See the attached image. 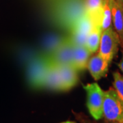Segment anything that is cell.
<instances>
[{
    "label": "cell",
    "instance_id": "30bf717a",
    "mask_svg": "<svg viewBox=\"0 0 123 123\" xmlns=\"http://www.w3.org/2000/svg\"><path fill=\"white\" fill-rule=\"evenodd\" d=\"M49 60L36 62L31 66L30 72V81L34 87H43L44 77L48 66Z\"/></svg>",
    "mask_w": 123,
    "mask_h": 123
},
{
    "label": "cell",
    "instance_id": "5bb4252c",
    "mask_svg": "<svg viewBox=\"0 0 123 123\" xmlns=\"http://www.w3.org/2000/svg\"><path fill=\"white\" fill-rule=\"evenodd\" d=\"M111 27H113L111 11V8L109 4V1L105 0V2L103 6V10L101 29H102V31H104Z\"/></svg>",
    "mask_w": 123,
    "mask_h": 123
},
{
    "label": "cell",
    "instance_id": "7c38bea8",
    "mask_svg": "<svg viewBox=\"0 0 123 123\" xmlns=\"http://www.w3.org/2000/svg\"><path fill=\"white\" fill-rule=\"evenodd\" d=\"M102 31L100 26H94L88 34L86 46L92 54L96 53L98 50Z\"/></svg>",
    "mask_w": 123,
    "mask_h": 123
},
{
    "label": "cell",
    "instance_id": "2e32d148",
    "mask_svg": "<svg viewBox=\"0 0 123 123\" xmlns=\"http://www.w3.org/2000/svg\"><path fill=\"white\" fill-rule=\"evenodd\" d=\"M118 66H119V68H120V69L121 71L123 73V57H122L121 60H120V62H119Z\"/></svg>",
    "mask_w": 123,
    "mask_h": 123
},
{
    "label": "cell",
    "instance_id": "e0dca14e",
    "mask_svg": "<svg viewBox=\"0 0 123 123\" xmlns=\"http://www.w3.org/2000/svg\"><path fill=\"white\" fill-rule=\"evenodd\" d=\"M116 1L118 3H119V4L123 5V0H116Z\"/></svg>",
    "mask_w": 123,
    "mask_h": 123
},
{
    "label": "cell",
    "instance_id": "5b68a950",
    "mask_svg": "<svg viewBox=\"0 0 123 123\" xmlns=\"http://www.w3.org/2000/svg\"><path fill=\"white\" fill-rule=\"evenodd\" d=\"M73 47L70 38L64 40L62 44L56 49L49 60L57 66L71 65L73 66Z\"/></svg>",
    "mask_w": 123,
    "mask_h": 123
},
{
    "label": "cell",
    "instance_id": "4fadbf2b",
    "mask_svg": "<svg viewBox=\"0 0 123 123\" xmlns=\"http://www.w3.org/2000/svg\"><path fill=\"white\" fill-rule=\"evenodd\" d=\"M105 0H86V13L92 17L103 10Z\"/></svg>",
    "mask_w": 123,
    "mask_h": 123
},
{
    "label": "cell",
    "instance_id": "ac0fdd59",
    "mask_svg": "<svg viewBox=\"0 0 123 123\" xmlns=\"http://www.w3.org/2000/svg\"><path fill=\"white\" fill-rule=\"evenodd\" d=\"M61 123H75V122H73V121H66V122H63Z\"/></svg>",
    "mask_w": 123,
    "mask_h": 123
},
{
    "label": "cell",
    "instance_id": "7a4b0ae2",
    "mask_svg": "<svg viewBox=\"0 0 123 123\" xmlns=\"http://www.w3.org/2000/svg\"><path fill=\"white\" fill-rule=\"evenodd\" d=\"M87 95V107L92 118L98 120L103 117V104L104 91L97 83L84 86Z\"/></svg>",
    "mask_w": 123,
    "mask_h": 123
},
{
    "label": "cell",
    "instance_id": "8992f818",
    "mask_svg": "<svg viewBox=\"0 0 123 123\" xmlns=\"http://www.w3.org/2000/svg\"><path fill=\"white\" fill-rule=\"evenodd\" d=\"M109 65L107 61L98 53L89 59L87 68L94 79L98 81L107 75Z\"/></svg>",
    "mask_w": 123,
    "mask_h": 123
},
{
    "label": "cell",
    "instance_id": "52a82bcc",
    "mask_svg": "<svg viewBox=\"0 0 123 123\" xmlns=\"http://www.w3.org/2000/svg\"><path fill=\"white\" fill-rule=\"evenodd\" d=\"M108 1L112 14V24L118 36L120 45L123 48V5L116 0Z\"/></svg>",
    "mask_w": 123,
    "mask_h": 123
},
{
    "label": "cell",
    "instance_id": "8fae6325",
    "mask_svg": "<svg viewBox=\"0 0 123 123\" xmlns=\"http://www.w3.org/2000/svg\"><path fill=\"white\" fill-rule=\"evenodd\" d=\"M92 53L86 46L75 45L73 47V66L77 70H84L87 68L88 62Z\"/></svg>",
    "mask_w": 123,
    "mask_h": 123
},
{
    "label": "cell",
    "instance_id": "9c48e42d",
    "mask_svg": "<svg viewBox=\"0 0 123 123\" xmlns=\"http://www.w3.org/2000/svg\"><path fill=\"white\" fill-rule=\"evenodd\" d=\"M62 91H67L73 88L78 81L77 70L71 65L58 66Z\"/></svg>",
    "mask_w": 123,
    "mask_h": 123
},
{
    "label": "cell",
    "instance_id": "3957f363",
    "mask_svg": "<svg viewBox=\"0 0 123 123\" xmlns=\"http://www.w3.org/2000/svg\"><path fill=\"white\" fill-rule=\"evenodd\" d=\"M119 37L113 27L102 31L98 53L110 64L118 51Z\"/></svg>",
    "mask_w": 123,
    "mask_h": 123
},
{
    "label": "cell",
    "instance_id": "6da1fadb",
    "mask_svg": "<svg viewBox=\"0 0 123 123\" xmlns=\"http://www.w3.org/2000/svg\"><path fill=\"white\" fill-rule=\"evenodd\" d=\"M103 114L109 121L123 123V102L114 88L104 92Z\"/></svg>",
    "mask_w": 123,
    "mask_h": 123
},
{
    "label": "cell",
    "instance_id": "ba28073f",
    "mask_svg": "<svg viewBox=\"0 0 123 123\" xmlns=\"http://www.w3.org/2000/svg\"><path fill=\"white\" fill-rule=\"evenodd\" d=\"M43 87L55 91H62L61 79L58 66L50 61L49 60L44 77Z\"/></svg>",
    "mask_w": 123,
    "mask_h": 123
},
{
    "label": "cell",
    "instance_id": "9a60e30c",
    "mask_svg": "<svg viewBox=\"0 0 123 123\" xmlns=\"http://www.w3.org/2000/svg\"><path fill=\"white\" fill-rule=\"evenodd\" d=\"M114 88L120 99L123 102V76L118 72L113 73Z\"/></svg>",
    "mask_w": 123,
    "mask_h": 123
},
{
    "label": "cell",
    "instance_id": "277c9868",
    "mask_svg": "<svg viewBox=\"0 0 123 123\" xmlns=\"http://www.w3.org/2000/svg\"><path fill=\"white\" fill-rule=\"evenodd\" d=\"M94 27L93 23L87 14L85 12L75 23L73 29L70 40L75 45L86 46L88 34Z\"/></svg>",
    "mask_w": 123,
    "mask_h": 123
},
{
    "label": "cell",
    "instance_id": "d6986e66",
    "mask_svg": "<svg viewBox=\"0 0 123 123\" xmlns=\"http://www.w3.org/2000/svg\"><path fill=\"white\" fill-rule=\"evenodd\" d=\"M113 123H117V122H114Z\"/></svg>",
    "mask_w": 123,
    "mask_h": 123
}]
</instances>
